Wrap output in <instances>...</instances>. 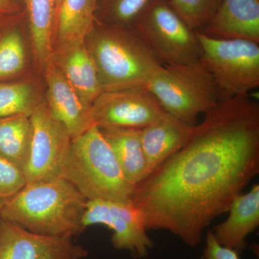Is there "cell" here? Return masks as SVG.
<instances>
[{
  "instance_id": "27",
  "label": "cell",
  "mask_w": 259,
  "mask_h": 259,
  "mask_svg": "<svg viewBox=\"0 0 259 259\" xmlns=\"http://www.w3.org/2000/svg\"><path fill=\"white\" fill-rule=\"evenodd\" d=\"M23 7L13 0H0V21H14L21 17Z\"/></svg>"
},
{
  "instance_id": "2",
  "label": "cell",
  "mask_w": 259,
  "mask_h": 259,
  "mask_svg": "<svg viewBox=\"0 0 259 259\" xmlns=\"http://www.w3.org/2000/svg\"><path fill=\"white\" fill-rule=\"evenodd\" d=\"M88 199L63 177L25 185L5 200L1 219L44 236L74 237L83 231Z\"/></svg>"
},
{
  "instance_id": "8",
  "label": "cell",
  "mask_w": 259,
  "mask_h": 259,
  "mask_svg": "<svg viewBox=\"0 0 259 259\" xmlns=\"http://www.w3.org/2000/svg\"><path fill=\"white\" fill-rule=\"evenodd\" d=\"M32 126L28 163L23 171L26 185L61 177L71 139L52 115L47 104L38 102L30 116Z\"/></svg>"
},
{
  "instance_id": "14",
  "label": "cell",
  "mask_w": 259,
  "mask_h": 259,
  "mask_svg": "<svg viewBox=\"0 0 259 259\" xmlns=\"http://www.w3.org/2000/svg\"><path fill=\"white\" fill-rule=\"evenodd\" d=\"M51 61L60 69L83 103L91 107L104 91L86 41L57 48Z\"/></svg>"
},
{
  "instance_id": "10",
  "label": "cell",
  "mask_w": 259,
  "mask_h": 259,
  "mask_svg": "<svg viewBox=\"0 0 259 259\" xmlns=\"http://www.w3.org/2000/svg\"><path fill=\"white\" fill-rule=\"evenodd\" d=\"M93 125L99 127L142 129L167 115L146 87L103 92L90 109Z\"/></svg>"
},
{
  "instance_id": "22",
  "label": "cell",
  "mask_w": 259,
  "mask_h": 259,
  "mask_svg": "<svg viewBox=\"0 0 259 259\" xmlns=\"http://www.w3.org/2000/svg\"><path fill=\"white\" fill-rule=\"evenodd\" d=\"M153 0H98L95 19L102 23L132 26L138 15Z\"/></svg>"
},
{
  "instance_id": "11",
  "label": "cell",
  "mask_w": 259,
  "mask_h": 259,
  "mask_svg": "<svg viewBox=\"0 0 259 259\" xmlns=\"http://www.w3.org/2000/svg\"><path fill=\"white\" fill-rule=\"evenodd\" d=\"M88 255L72 237L36 234L0 219V259H83Z\"/></svg>"
},
{
  "instance_id": "30",
  "label": "cell",
  "mask_w": 259,
  "mask_h": 259,
  "mask_svg": "<svg viewBox=\"0 0 259 259\" xmlns=\"http://www.w3.org/2000/svg\"><path fill=\"white\" fill-rule=\"evenodd\" d=\"M13 1H14L15 2V3H18V4H20V5H22V6H23V0H13Z\"/></svg>"
},
{
  "instance_id": "5",
  "label": "cell",
  "mask_w": 259,
  "mask_h": 259,
  "mask_svg": "<svg viewBox=\"0 0 259 259\" xmlns=\"http://www.w3.org/2000/svg\"><path fill=\"white\" fill-rule=\"evenodd\" d=\"M146 88L154 95L165 111L190 125L220 102L212 75L200 60L162 66Z\"/></svg>"
},
{
  "instance_id": "9",
  "label": "cell",
  "mask_w": 259,
  "mask_h": 259,
  "mask_svg": "<svg viewBox=\"0 0 259 259\" xmlns=\"http://www.w3.org/2000/svg\"><path fill=\"white\" fill-rule=\"evenodd\" d=\"M94 225L111 229L114 248L127 250L134 258H146L153 248V242L147 234L144 214L132 201L88 200L82 221L83 230Z\"/></svg>"
},
{
  "instance_id": "16",
  "label": "cell",
  "mask_w": 259,
  "mask_h": 259,
  "mask_svg": "<svg viewBox=\"0 0 259 259\" xmlns=\"http://www.w3.org/2000/svg\"><path fill=\"white\" fill-rule=\"evenodd\" d=\"M228 211V219L214 227L212 233L220 244L240 253L245 248L247 237L259 225V185L238 195Z\"/></svg>"
},
{
  "instance_id": "31",
  "label": "cell",
  "mask_w": 259,
  "mask_h": 259,
  "mask_svg": "<svg viewBox=\"0 0 259 259\" xmlns=\"http://www.w3.org/2000/svg\"><path fill=\"white\" fill-rule=\"evenodd\" d=\"M61 2H62V0H57V8H58V11H59V6H60Z\"/></svg>"
},
{
  "instance_id": "12",
  "label": "cell",
  "mask_w": 259,
  "mask_h": 259,
  "mask_svg": "<svg viewBox=\"0 0 259 259\" xmlns=\"http://www.w3.org/2000/svg\"><path fill=\"white\" fill-rule=\"evenodd\" d=\"M45 69L48 107L52 115L67 130L71 139H74L94 125L91 107L83 103L51 59Z\"/></svg>"
},
{
  "instance_id": "21",
  "label": "cell",
  "mask_w": 259,
  "mask_h": 259,
  "mask_svg": "<svg viewBox=\"0 0 259 259\" xmlns=\"http://www.w3.org/2000/svg\"><path fill=\"white\" fill-rule=\"evenodd\" d=\"M37 104L29 83H0V118L20 114L30 117Z\"/></svg>"
},
{
  "instance_id": "4",
  "label": "cell",
  "mask_w": 259,
  "mask_h": 259,
  "mask_svg": "<svg viewBox=\"0 0 259 259\" xmlns=\"http://www.w3.org/2000/svg\"><path fill=\"white\" fill-rule=\"evenodd\" d=\"M61 177L88 200L131 202L135 187L126 180L111 147L97 125L71 140Z\"/></svg>"
},
{
  "instance_id": "20",
  "label": "cell",
  "mask_w": 259,
  "mask_h": 259,
  "mask_svg": "<svg viewBox=\"0 0 259 259\" xmlns=\"http://www.w3.org/2000/svg\"><path fill=\"white\" fill-rule=\"evenodd\" d=\"M30 117L20 114L0 118V156L24 171L31 145Z\"/></svg>"
},
{
  "instance_id": "13",
  "label": "cell",
  "mask_w": 259,
  "mask_h": 259,
  "mask_svg": "<svg viewBox=\"0 0 259 259\" xmlns=\"http://www.w3.org/2000/svg\"><path fill=\"white\" fill-rule=\"evenodd\" d=\"M198 32L213 38L259 44V0H223L215 15Z\"/></svg>"
},
{
  "instance_id": "7",
  "label": "cell",
  "mask_w": 259,
  "mask_h": 259,
  "mask_svg": "<svg viewBox=\"0 0 259 259\" xmlns=\"http://www.w3.org/2000/svg\"><path fill=\"white\" fill-rule=\"evenodd\" d=\"M163 66L199 60L202 55L197 31L179 16L168 0H153L132 24Z\"/></svg>"
},
{
  "instance_id": "6",
  "label": "cell",
  "mask_w": 259,
  "mask_h": 259,
  "mask_svg": "<svg viewBox=\"0 0 259 259\" xmlns=\"http://www.w3.org/2000/svg\"><path fill=\"white\" fill-rule=\"evenodd\" d=\"M199 60L212 75L220 102L246 96L259 86V44L241 39H217L197 32Z\"/></svg>"
},
{
  "instance_id": "23",
  "label": "cell",
  "mask_w": 259,
  "mask_h": 259,
  "mask_svg": "<svg viewBox=\"0 0 259 259\" xmlns=\"http://www.w3.org/2000/svg\"><path fill=\"white\" fill-rule=\"evenodd\" d=\"M25 49L21 32L12 28L0 37V80L18 74L25 64Z\"/></svg>"
},
{
  "instance_id": "28",
  "label": "cell",
  "mask_w": 259,
  "mask_h": 259,
  "mask_svg": "<svg viewBox=\"0 0 259 259\" xmlns=\"http://www.w3.org/2000/svg\"><path fill=\"white\" fill-rule=\"evenodd\" d=\"M16 20H14V21H16ZM14 21H0V28H1L2 27L5 26V25H9V24L13 23Z\"/></svg>"
},
{
  "instance_id": "3",
  "label": "cell",
  "mask_w": 259,
  "mask_h": 259,
  "mask_svg": "<svg viewBox=\"0 0 259 259\" xmlns=\"http://www.w3.org/2000/svg\"><path fill=\"white\" fill-rule=\"evenodd\" d=\"M86 40L104 92L146 87L163 66L133 26L95 22Z\"/></svg>"
},
{
  "instance_id": "25",
  "label": "cell",
  "mask_w": 259,
  "mask_h": 259,
  "mask_svg": "<svg viewBox=\"0 0 259 259\" xmlns=\"http://www.w3.org/2000/svg\"><path fill=\"white\" fill-rule=\"evenodd\" d=\"M25 185L23 171L0 156V199L7 200Z\"/></svg>"
},
{
  "instance_id": "15",
  "label": "cell",
  "mask_w": 259,
  "mask_h": 259,
  "mask_svg": "<svg viewBox=\"0 0 259 259\" xmlns=\"http://www.w3.org/2000/svg\"><path fill=\"white\" fill-rule=\"evenodd\" d=\"M194 127L167 114L161 120L141 129V144L147 163L148 176L185 146Z\"/></svg>"
},
{
  "instance_id": "1",
  "label": "cell",
  "mask_w": 259,
  "mask_h": 259,
  "mask_svg": "<svg viewBox=\"0 0 259 259\" xmlns=\"http://www.w3.org/2000/svg\"><path fill=\"white\" fill-rule=\"evenodd\" d=\"M259 172V105L246 96L220 102L185 146L135 187L132 202L148 230H166L196 247Z\"/></svg>"
},
{
  "instance_id": "17",
  "label": "cell",
  "mask_w": 259,
  "mask_h": 259,
  "mask_svg": "<svg viewBox=\"0 0 259 259\" xmlns=\"http://www.w3.org/2000/svg\"><path fill=\"white\" fill-rule=\"evenodd\" d=\"M99 128L111 147L126 180L136 187L148 176L147 163L141 144V129Z\"/></svg>"
},
{
  "instance_id": "24",
  "label": "cell",
  "mask_w": 259,
  "mask_h": 259,
  "mask_svg": "<svg viewBox=\"0 0 259 259\" xmlns=\"http://www.w3.org/2000/svg\"><path fill=\"white\" fill-rule=\"evenodd\" d=\"M223 0H168L173 10L194 31H200L217 13Z\"/></svg>"
},
{
  "instance_id": "29",
  "label": "cell",
  "mask_w": 259,
  "mask_h": 259,
  "mask_svg": "<svg viewBox=\"0 0 259 259\" xmlns=\"http://www.w3.org/2000/svg\"><path fill=\"white\" fill-rule=\"evenodd\" d=\"M5 201L3 200V199H0V219H1V212L2 209H3V205H4Z\"/></svg>"
},
{
  "instance_id": "26",
  "label": "cell",
  "mask_w": 259,
  "mask_h": 259,
  "mask_svg": "<svg viewBox=\"0 0 259 259\" xmlns=\"http://www.w3.org/2000/svg\"><path fill=\"white\" fill-rule=\"evenodd\" d=\"M206 245L202 253L203 259H240L238 252L220 244L214 238L212 231L207 233Z\"/></svg>"
},
{
  "instance_id": "18",
  "label": "cell",
  "mask_w": 259,
  "mask_h": 259,
  "mask_svg": "<svg viewBox=\"0 0 259 259\" xmlns=\"http://www.w3.org/2000/svg\"><path fill=\"white\" fill-rule=\"evenodd\" d=\"M28 14L34 56L47 66L54 54L57 25V0H23Z\"/></svg>"
},
{
  "instance_id": "19",
  "label": "cell",
  "mask_w": 259,
  "mask_h": 259,
  "mask_svg": "<svg viewBox=\"0 0 259 259\" xmlns=\"http://www.w3.org/2000/svg\"><path fill=\"white\" fill-rule=\"evenodd\" d=\"M98 0H62L58 11L56 49L86 41L95 28Z\"/></svg>"
}]
</instances>
